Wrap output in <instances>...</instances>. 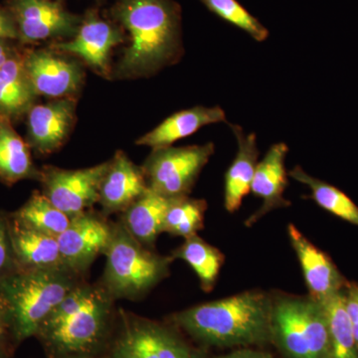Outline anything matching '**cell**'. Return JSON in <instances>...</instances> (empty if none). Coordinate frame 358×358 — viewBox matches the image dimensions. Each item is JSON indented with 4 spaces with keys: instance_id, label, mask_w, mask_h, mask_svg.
Listing matches in <instances>:
<instances>
[{
    "instance_id": "28",
    "label": "cell",
    "mask_w": 358,
    "mask_h": 358,
    "mask_svg": "<svg viewBox=\"0 0 358 358\" xmlns=\"http://www.w3.org/2000/svg\"><path fill=\"white\" fill-rule=\"evenodd\" d=\"M207 202L186 196L174 197L164 218V232L185 239L203 228Z\"/></svg>"
},
{
    "instance_id": "26",
    "label": "cell",
    "mask_w": 358,
    "mask_h": 358,
    "mask_svg": "<svg viewBox=\"0 0 358 358\" xmlns=\"http://www.w3.org/2000/svg\"><path fill=\"white\" fill-rule=\"evenodd\" d=\"M289 176L301 185H307L312 192L310 197L322 209L336 217L358 226V206L345 192L336 186L313 178L301 166L294 167Z\"/></svg>"
},
{
    "instance_id": "25",
    "label": "cell",
    "mask_w": 358,
    "mask_h": 358,
    "mask_svg": "<svg viewBox=\"0 0 358 358\" xmlns=\"http://www.w3.org/2000/svg\"><path fill=\"white\" fill-rule=\"evenodd\" d=\"M322 303L329 327V358H358V348L346 310L343 289Z\"/></svg>"
},
{
    "instance_id": "34",
    "label": "cell",
    "mask_w": 358,
    "mask_h": 358,
    "mask_svg": "<svg viewBox=\"0 0 358 358\" xmlns=\"http://www.w3.org/2000/svg\"><path fill=\"white\" fill-rule=\"evenodd\" d=\"M215 358H274L270 353L261 352V350H251V348H242L228 355H221Z\"/></svg>"
},
{
    "instance_id": "38",
    "label": "cell",
    "mask_w": 358,
    "mask_h": 358,
    "mask_svg": "<svg viewBox=\"0 0 358 358\" xmlns=\"http://www.w3.org/2000/svg\"><path fill=\"white\" fill-rule=\"evenodd\" d=\"M56 1H62V0H56Z\"/></svg>"
},
{
    "instance_id": "12",
    "label": "cell",
    "mask_w": 358,
    "mask_h": 358,
    "mask_svg": "<svg viewBox=\"0 0 358 358\" xmlns=\"http://www.w3.org/2000/svg\"><path fill=\"white\" fill-rule=\"evenodd\" d=\"M26 73L37 95L76 98L84 84L83 66L76 59L47 49L23 48Z\"/></svg>"
},
{
    "instance_id": "24",
    "label": "cell",
    "mask_w": 358,
    "mask_h": 358,
    "mask_svg": "<svg viewBox=\"0 0 358 358\" xmlns=\"http://www.w3.org/2000/svg\"><path fill=\"white\" fill-rule=\"evenodd\" d=\"M173 259H181L193 268L205 292L213 289L224 263L223 254L197 234L186 238L185 243L174 251Z\"/></svg>"
},
{
    "instance_id": "1",
    "label": "cell",
    "mask_w": 358,
    "mask_h": 358,
    "mask_svg": "<svg viewBox=\"0 0 358 358\" xmlns=\"http://www.w3.org/2000/svg\"><path fill=\"white\" fill-rule=\"evenodd\" d=\"M110 15L129 34L114 71L119 79L154 76L182 57V16L174 0H115Z\"/></svg>"
},
{
    "instance_id": "22",
    "label": "cell",
    "mask_w": 358,
    "mask_h": 358,
    "mask_svg": "<svg viewBox=\"0 0 358 358\" xmlns=\"http://www.w3.org/2000/svg\"><path fill=\"white\" fill-rule=\"evenodd\" d=\"M13 124L0 117V181L13 185L25 179L39 180L41 171L33 162L30 147Z\"/></svg>"
},
{
    "instance_id": "21",
    "label": "cell",
    "mask_w": 358,
    "mask_h": 358,
    "mask_svg": "<svg viewBox=\"0 0 358 358\" xmlns=\"http://www.w3.org/2000/svg\"><path fill=\"white\" fill-rule=\"evenodd\" d=\"M37 96L23 63L22 45L16 46L0 70V117L15 124L26 117Z\"/></svg>"
},
{
    "instance_id": "36",
    "label": "cell",
    "mask_w": 358,
    "mask_h": 358,
    "mask_svg": "<svg viewBox=\"0 0 358 358\" xmlns=\"http://www.w3.org/2000/svg\"><path fill=\"white\" fill-rule=\"evenodd\" d=\"M7 355H8V353L0 350V358H7Z\"/></svg>"
},
{
    "instance_id": "13",
    "label": "cell",
    "mask_w": 358,
    "mask_h": 358,
    "mask_svg": "<svg viewBox=\"0 0 358 358\" xmlns=\"http://www.w3.org/2000/svg\"><path fill=\"white\" fill-rule=\"evenodd\" d=\"M113 235V226L95 214L84 212L71 218L67 229L57 237L65 268L77 275L84 272L101 254H105Z\"/></svg>"
},
{
    "instance_id": "39",
    "label": "cell",
    "mask_w": 358,
    "mask_h": 358,
    "mask_svg": "<svg viewBox=\"0 0 358 358\" xmlns=\"http://www.w3.org/2000/svg\"><path fill=\"white\" fill-rule=\"evenodd\" d=\"M196 358H200V357H199H199H197Z\"/></svg>"
},
{
    "instance_id": "15",
    "label": "cell",
    "mask_w": 358,
    "mask_h": 358,
    "mask_svg": "<svg viewBox=\"0 0 358 358\" xmlns=\"http://www.w3.org/2000/svg\"><path fill=\"white\" fill-rule=\"evenodd\" d=\"M288 234L310 298L324 303L345 288L348 281L327 254L308 241L293 224L288 226Z\"/></svg>"
},
{
    "instance_id": "4",
    "label": "cell",
    "mask_w": 358,
    "mask_h": 358,
    "mask_svg": "<svg viewBox=\"0 0 358 358\" xmlns=\"http://www.w3.org/2000/svg\"><path fill=\"white\" fill-rule=\"evenodd\" d=\"M75 274L60 270H15L0 279L14 343L36 336L40 326L77 284Z\"/></svg>"
},
{
    "instance_id": "18",
    "label": "cell",
    "mask_w": 358,
    "mask_h": 358,
    "mask_svg": "<svg viewBox=\"0 0 358 358\" xmlns=\"http://www.w3.org/2000/svg\"><path fill=\"white\" fill-rule=\"evenodd\" d=\"M8 229L18 270L66 268L61 259L57 238L26 225L13 213L8 214Z\"/></svg>"
},
{
    "instance_id": "7",
    "label": "cell",
    "mask_w": 358,
    "mask_h": 358,
    "mask_svg": "<svg viewBox=\"0 0 358 358\" xmlns=\"http://www.w3.org/2000/svg\"><path fill=\"white\" fill-rule=\"evenodd\" d=\"M215 152L213 143L152 150L141 167L148 188L162 196H186Z\"/></svg>"
},
{
    "instance_id": "23",
    "label": "cell",
    "mask_w": 358,
    "mask_h": 358,
    "mask_svg": "<svg viewBox=\"0 0 358 358\" xmlns=\"http://www.w3.org/2000/svg\"><path fill=\"white\" fill-rule=\"evenodd\" d=\"M171 200L148 188L145 194L124 211L122 225L141 244L150 246L164 232V218Z\"/></svg>"
},
{
    "instance_id": "3",
    "label": "cell",
    "mask_w": 358,
    "mask_h": 358,
    "mask_svg": "<svg viewBox=\"0 0 358 358\" xmlns=\"http://www.w3.org/2000/svg\"><path fill=\"white\" fill-rule=\"evenodd\" d=\"M113 298L103 287L77 284L36 336L52 358L94 357L110 329Z\"/></svg>"
},
{
    "instance_id": "20",
    "label": "cell",
    "mask_w": 358,
    "mask_h": 358,
    "mask_svg": "<svg viewBox=\"0 0 358 358\" xmlns=\"http://www.w3.org/2000/svg\"><path fill=\"white\" fill-rule=\"evenodd\" d=\"M226 122L225 110L219 106H196L166 117L159 126L141 136L136 143L152 150L171 147L176 141L192 136L204 127Z\"/></svg>"
},
{
    "instance_id": "27",
    "label": "cell",
    "mask_w": 358,
    "mask_h": 358,
    "mask_svg": "<svg viewBox=\"0 0 358 358\" xmlns=\"http://www.w3.org/2000/svg\"><path fill=\"white\" fill-rule=\"evenodd\" d=\"M14 216L35 230L57 238L70 225L71 218L49 201L43 193L34 192Z\"/></svg>"
},
{
    "instance_id": "10",
    "label": "cell",
    "mask_w": 358,
    "mask_h": 358,
    "mask_svg": "<svg viewBox=\"0 0 358 358\" xmlns=\"http://www.w3.org/2000/svg\"><path fill=\"white\" fill-rule=\"evenodd\" d=\"M109 162L82 169L45 166L40 169L42 193L70 218L80 215L99 202L100 186Z\"/></svg>"
},
{
    "instance_id": "5",
    "label": "cell",
    "mask_w": 358,
    "mask_h": 358,
    "mask_svg": "<svg viewBox=\"0 0 358 358\" xmlns=\"http://www.w3.org/2000/svg\"><path fill=\"white\" fill-rule=\"evenodd\" d=\"M103 288L113 299L140 298L169 274L173 257L152 253L134 239L122 223L113 226Z\"/></svg>"
},
{
    "instance_id": "31",
    "label": "cell",
    "mask_w": 358,
    "mask_h": 358,
    "mask_svg": "<svg viewBox=\"0 0 358 358\" xmlns=\"http://www.w3.org/2000/svg\"><path fill=\"white\" fill-rule=\"evenodd\" d=\"M345 293V307L352 324L353 336L358 348V284L355 282H348Z\"/></svg>"
},
{
    "instance_id": "17",
    "label": "cell",
    "mask_w": 358,
    "mask_h": 358,
    "mask_svg": "<svg viewBox=\"0 0 358 358\" xmlns=\"http://www.w3.org/2000/svg\"><path fill=\"white\" fill-rule=\"evenodd\" d=\"M288 152L289 148L286 143H274L268 148L264 159L259 162L252 182L251 192L262 199L263 203L246 220V226L254 225L257 221L267 215L268 212L286 208L291 205V202L284 197L285 190L289 185V174L287 173L285 166Z\"/></svg>"
},
{
    "instance_id": "30",
    "label": "cell",
    "mask_w": 358,
    "mask_h": 358,
    "mask_svg": "<svg viewBox=\"0 0 358 358\" xmlns=\"http://www.w3.org/2000/svg\"><path fill=\"white\" fill-rule=\"evenodd\" d=\"M17 270L8 229V214L0 211V279Z\"/></svg>"
},
{
    "instance_id": "14",
    "label": "cell",
    "mask_w": 358,
    "mask_h": 358,
    "mask_svg": "<svg viewBox=\"0 0 358 358\" xmlns=\"http://www.w3.org/2000/svg\"><path fill=\"white\" fill-rule=\"evenodd\" d=\"M77 98L34 106L26 115V143L36 154L50 155L64 145L76 122Z\"/></svg>"
},
{
    "instance_id": "8",
    "label": "cell",
    "mask_w": 358,
    "mask_h": 358,
    "mask_svg": "<svg viewBox=\"0 0 358 358\" xmlns=\"http://www.w3.org/2000/svg\"><path fill=\"white\" fill-rule=\"evenodd\" d=\"M20 45L63 41L76 34L83 15L70 13L56 0H6Z\"/></svg>"
},
{
    "instance_id": "37",
    "label": "cell",
    "mask_w": 358,
    "mask_h": 358,
    "mask_svg": "<svg viewBox=\"0 0 358 358\" xmlns=\"http://www.w3.org/2000/svg\"><path fill=\"white\" fill-rule=\"evenodd\" d=\"M71 358H95V355H94V357H71Z\"/></svg>"
},
{
    "instance_id": "11",
    "label": "cell",
    "mask_w": 358,
    "mask_h": 358,
    "mask_svg": "<svg viewBox=\"0 0 358 358\" xmlns=\"http://www.w3.org/2000/svg\"><path fill=\"white\" fill-rule=\"evenodd\" d=\"M124 33L117 23L103 20L98 9H89L72 38L52 42L49 48L79 58L99 76L110 79L114 71L110 58L113 49L124 43Z\"/></svg>"
},
{
    "instance_id": "35",
    "label": "cell",
    "mask_w": 358,
    "mask_h": 358,
    "mask_svg": "<svg viewBox=\"0 0 358 358\" xmlns=\"http://www.w3.org/2000/svg\"><path fill=\"white\" fill-rule=\"evenodd\" d=\"M11 40L0 38V70L6 64L15 49L16 45Z\"/></svg>"
},
{
    "instance_id": "6",
    "label": "cell",
    "mask_w": 358,
    "mask_h": 358,
    "mask_svg": "<svg viewBox=\"0 0 358 358\" xmlns=\"http://www.w3.org/2000/svg\"><path fill=\"white\" fill-rule=\"evenodd\" d=\"M271 338L286 358H329L324 305L310 296H275Z\"/></svg>"
},
{
    "instance_id": "19",
    "label": "cell",
    "mask_w": 358,
    "mask_h": 358,
    "mask_svg": "<svg viewBox=\"0 0 358 358\" xmlns=\"http://www.w3.org/2000/svg\"><path fill=\"white\" fill-rule=\"evenodd\" d=\"M229 124L237 141V154L225 174L224 206L233 213L241 207L242 201L250 192L259 164V148L256 134H246L241 126Z\"/></svg>"
},
{
    "instance_id": "9",
    "label": "cell",
    "mask_w": 358,
    "mask_h": 358,
    "mask_svg": "<svg viewBox=\"0 0 358 358\" xmlns=\"http://www.w3.org/2000/svg\"><path fill=\"white\" fill-rule=\"evenodd\" d=\"M178 334L157 322L122 313L110 358H196Z\"/></svg>"
},
{
    "instance_id": "16",
    "label": "cell",
    "mask_w": 358,
    "mask_h": 358,
    "mask_svg": "<svg viewBox=\"0 0 358 358\" xmlns=\"http://www.w3.org/2000/svg\"><path fill=\"white\" fill-rule=\"evenodd\" d=\"M148 189L143 169L136 166L122 150H117L109 160L101 182L99 202L107 213L124 212Z\"/></svg>"
},
{
    "instance_id": "29",
    "label": "cell",
    "mask_w": 358,
    "mask_h": 358,
    "mask_svg": "<svg viewBox=\"0 0 358 358\" xmlns=\"http://www.w3.org/2000/svg\"><path fill=\"white\" fill-rule=\"evenodd\" d=\"M221 20L246 32L257 42L268 37V30L237 0H200Z\"/></svg>"
},
{
    "instance_id": "2",
    "label": "cell",
    "mask_w": 358,
    "mask_h": 358,
    "mask_svg": "<svg viewBox=\"0 0 358 358\" xmlns=\"http://www.w3.org/2000/svg\"><path fill=\"white\" fill-rule=\"evenodd\" d=\"M273 301L264 292H245L174 313L171 322L206 345H261L272 338Z\"/></svg>"
},
{
    "instance_id": "33",
    "label": "cell",
    "mask_w": 358,
    "mask_h": 358,
    "mask_svg": "<svg viewBox=\"0 0 358 358\" xmlns=\"http://www.w3.org/2000/svg\"><path fill=\"white\" fill-rule=\"evenodd\" d=\"M0 38L18 41L17 28L6 6H0Z\"/></svg>"
},
{
    "instance_id": "32",
    "label": "cell",
    "mask_w": 358,
    "mask_h": 358,
    "mask_svg": "<svg viewBox=\"0 0 358 358\" xmlns=\"http://www.w3.org/2000/svg\"><path fill=\"white\" fill-rule=\"evenodd\" d=\"M13 334H11L10 322H9L8 313L6 305L0 296V350L7 353L13 345Z\"/></svg>"
}]
</instances>
